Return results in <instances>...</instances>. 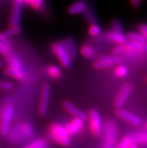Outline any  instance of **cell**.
I'll return each mask as SVG.
<instances>
[{"label": "cell", "mask_w": 147, "mask_h": 148, "mask_svg": "<svg viewBox=\"0 0 147 148\" xmlns=\"http://www.w3.org/2000/svg\"><path fill=\"white\" fill-rule=\"evenodd\" d=\"M89 32H90V33L91 34L92 36H97V35H98L101 32L100 27H99L98 26H97V25L92 24V26H90Z\"/></svg>", "instance_id": "obj_31"}, {"label": "cell", "mask_w": 147, "mask_h": 148, "mask_svg": "<svg viewBox=\"0 0 147 148\" xmlns=\"http://www.w3.org/2000/svg\"><path fill=\"white\" fill-rule=\"evenodd\" d=\"M32 0H24V2H30V3L32 2Z\"/></svg>", "instance_id": "obj_39"}, {"label": "cell", "mask_w": 147, "mask_h": 148, "mask_svg": "<svg viewBox=\"0 0 147 148\" xmlns=\"http://www.w3.org/2000/svg\"><path fill=\"white\" fill-rule=\"evenodd\" d=\"M146 133H139L133 135L131 138L132 142L137 143V144H141V145H146Z\"/></svg>", "instance_id": "obj_21"}, {"label": "cell", "mask_w": 147, "mask_h": 148, "mask_svg": "<svg viewBox=\"0 0 147 148\" xmlns=\"http://www.w3.org/2000/svg\"><path fill=\"white\" fill-rule=\"evenodd\" d=\"M50 94V86L49 84H44L42 86L41 95L40 98L39 108L38 111L41 116H44L47 114V108H48L49 98Z\"/></svg>", "instance_id": "obj_3"}, {"label": "cell", "mask_w": 147, "mask_h": 148, "mask_svg": "<svg viewBox=\"0 0 147 148\" xmlns=\"http://www.w3.org/2000/svg\"><path fill=\"white\" fill-rule=\"evenodd\" d=\"M131 90H132V85L129 83H127L122 86L121 90H119V93L114 101V106L116 108H121L122 107V105L126 101L127 98L129 97L131 92Z\"/></svg>", "instance_id": "obj_5"}, {"label": "cell", "mask_w": 147, "mask_h": 148, "mask_svg": "<svg viewBox=\"0 0 147 148\" xmlns=\"http://www.w3.org/2000/svg\"><path fill=\"white\" fill-rule=\"evenodd\" d=\"M51 47L62 65L67 69H71L72 67V60L70 59L66 51L62 47V45L59 43H53Z\"/></svg>", "instance_id": "obj_2"}, {"label": "cell", "mask_w": 147, "mask_h": 148, "mask_svg": "<svg viewBox=\"0 0 147 148\" xmlns=\"http://www.w3.org/2000/svg\"><path fill=\"white\" fill-rule=\"evenodd\" d=\"M47 71H48L49 75L53 78H59L62 75L61 70L56 66H49L47 69Z\"/></svg>", "instance_id": "obj_23"}, {"label": "cell", "mask_w": 147, "mask_h": 148, "mask_svg": "<svg viewBox=\"0 0 147 148\" xmlns=\"http://www.w3.org/2000/svg\"><path fill=\"white\" fill-rule=\"evenodd\" d=\"M63 107L68 113H70L71 115L75 116L77 118H79L82 120L83 121L86 120L87 119V116L85 113L80 111L78 108H77L75 105L71 103L68 101H65L63 102Z\"/></svg>", "instance_id": "obj_10"}, {"label": "cell", "mask_w": 147, "mask_h": 148, "mask_svg": "<svg viewBox=\"0 0 147 148\" xmlns=\"http://www.w3.org/2000/svg\"><path fill=\"white\" fill-rule=\"evenodd\" d=\"M125 46L130 47L132 51H137V52H140L144 50V45H141V44H139L137 42H135V41H126L125 43Z\"/></svg>", "instance_id": "obj_20"}, {"label": "cell", "mask_w": 147, "mask_h": 148, "mask_svg": "<svg viewBox=\"0 0 147 148\" xmlns=\"http://www.w3.org/2000/svg\"><path fill=\"white\" fill-rule=\"evenodd\" d=\"M116 114L117 115L119 118L122 119V120L130 123L134 125V126H139L142 123L141 120L138 116L133 114L126 111V110H124V109L118 108L116 111Z\"/></svg>", "instance_id": "obj_8"}, {"label": "cell", "mask_w": 147, "mask_h": 148, "mask_svg": "<svg viewBox=\"0 0 147 148\" xmlns=\"http://www.w3.org/2000/svg\"><path fill=\"white\" fill-rule=\"evenodd\" d=\"M12 115H13V108L11 106H8L4 111L1 125H0V133L2 135H6L8 133Z\"/></svg>", "instance_id": "obj_6"}, {"label": "cell", "mask_w": 147, "mask_h": 148, "mask_svg": "<svg viewBox=\"0 0 147 148\" xmlns=\"http://www.w3.org/2000/svg\"><path fill=\"white\" fill-rule=\"evenodd\" d=\"M127 37L129 38V39L131 41H135V42H137L141 45H145L146 42V37L142 36V35L134 33V32H129L127 34Z\"/></svg>", "instance_id": "obj_14"}, {"label": "cell", "mask_w": 147, "mask_h": 148, "mask_svg": "<svg viewBox=\"0 0 147 148\" xmlns=\"http://www.w3.org/2000/svg\"><path fill=\"white\" fill-rule=\"evenodd\" d=\"M5 72L6 75L11 76V77H14L16 79H19V80L22 79L23 77V72L21 70L10 67V66L6 68L5 70Z\"/></svg>", "instance_id": "obj_15"}, {"label": "cell", "mask_w": 147, "mask_h": 148, "mask_svg": "<svg viewBox=\"0 0 147 148\" xmlns=\"http://www.w3.org/2000/svg\"><path fill=\"white\" fill-rule=\"evenodd\" d=\"M102 148H113L117 140L118 129L115 121H107L104 125Z\"/></svg>", "instance_id": "obj_1"}, {"label": "cell", "mask_w": 147, "mask_h": 148, "mask_svg": "<svg viewBox=\"0 0 147 148\" xmlns=\"http://www.w3.org/2000/svg\"><path fill=\"white\" fill-rule=\"evenodd\" d=\"M42 1L43 0H32V2H31V5H32V8H34L35 9H38L41 5Z\"/></svg>", "instance_id": "obj_35"}, {"label": "cell", "mask_w": 147, "mask_h": 148, "mask_svg": "<svg viewBox=\"0 0 147 148\" xmlns=\"http://www.w3.org/2000/svg\"><path fill=\"white\" fill-rule=\"evenodd\" d=\"M50 133L53 134L58 136H63V137L69 138L71 136V134L69 133L68 130L65 128L58 125V124H53L50 127Z\"/></svg>", "instance_id": "obj_12"}, {"label": "cell", "mask_w": 147, "mask_h": 148, "mask_svg": "<svg viewBox=\"0 0 147 148\" xmlns=\"http://www.w3.org/2000/svg\"><path fill=\"white\" fill-rule=\"evenodd\" d=\"M86 8V4L83 1H78L71 5L68 8V13L69 14H77L83 12Z\"/></svg>", "instance_id": "obj_11"}, {"label": "cell", "mask_w": 147, "mask_h": 148, "mask_svg": "<svg viewBox=\"0 0 147 148\" xmlns=\"http://www.w3.org/2000/svg\"><path fill=\"white\" fill-rule=\"evenodd\" d=\"M113 62H111V61L99 60L93 64V66L96 69H102L111 67L112 66H113Z\"/></svg>", "instance_id": "obj_17"}, {"label": "cell", "mask_w": 147, "mask_h": 148, "mask_svg": "<svg viewBox=\"0 0 147 148\" xmlns=\"http://www.w3.org/2000/svg\"><path fill=\"white\" fill-rule=\"evenodd\" d=\"M89 116L90 119V130L92 133L95 137H100L101 121L98 112L95 109H92L89 112Z\"/></svg>", "instance_id": "obj_4"}, {"label": "cell", "mask_w": 147, "mask_h": 148, "mask_svg": "<svg viewBox=\"0 0 147 148\" xmlns=\"http://www.w3.org/2000/svg\"><path fill=\"white\" fill-rule=\"evenodd\" d=\"M24 0H14L13 7L10 18V24L11 26H17L20 22L21 14V8L23 2Z\"/></svg>", "instance_id": "obj_7"}, {"label": "cell", "mask_w": 147, "mask_h": 148, "mask_svg": "<svg viewBox=\"0 0 147 148\" xmlns=\"http://www.w3.org/2000/svg\"><path fill=\"white\" fill-rule=\"evenodd\" d=\"M2 62L0 60V68L2 67Z\"/></svg>", "instance_id": "obj_40"}, {"label": "cell", "mask_w": 147, "mask_h": 148, "mask_svg": "<svg viewBox=\"0 0 147 148\" xmlns=\"http://www.w3.org/2000/svg\"><path fill=\"white\" fill-rule=\"evenodd\" d=\"M72 123L75 124V125H76V126L80 129V130L83 127V120H80V119L75 117V120H74Z\"/></svg>", "instance_id": "obj_36"}, {"label": "cell", "mask_w": 147, "mask_h": 148, "mask_svg": "<svg viewBox=\"0 0 147 148\" xmlns=\"http://www.w3.org/2000/svg\"><path fill=\"white\" fill-rule=\"evenodd\" d=\"M138 29L140 31V32L141 33L142 36L146 37L147 36V26L146 25L144 24V23H140L138 26Z\"/></svg>", "instance_id": "obj_32"}, {"label": "cell", "mask_w": 147, "mask_h": 148, "mask_svg": "<svg viewBox=\"0 0 147 148\" xmlns=\"http://www.w3.org/2000/svg\"><path fill=\"white\" fill-rule=\"evenodd\" d=\"M22 31V29L20 26L17 25V26H11V28L8 29L7 30H5V32H2V35L5 38H9L11 36H15V35H17L20 32Z\"/></svg>", "instance_id": "obj_16"}, {"label": "cell", "mask_w": 147, "mask_h": 148, "mask_svg": "<svg viewBox=\"0 0 147 148\" xmlns=\"http://www.w3.org/2000/svg\"><path fill=\"white\" fill-rule=\"evenodd\" d=\"M65 129L68 130V132L69 133L71 134H71H75V133H77V132H78L79 130H80V129H79L76 125H75V124L73 123L68 124V125L66 126Z\"/></svg>", "instance_id": "obj_29"}, {"label": "cell", "mask_w": 147, "mask_h": 148, "mask_svg": "<svg viewBox=\"0 0 147 148\" xmlns=\"http://www.w3.org/2000/svg\"><path fill=\"white\" fill-rule=\"evenodd\" d=\"M128 73V70L125 66H119L115 70V74L119 77H124Z\"/></svg>", "instance_id": "obj_27"}, {"label": "cell", "mask_w": 147, "mask_h": 148, "mask_svg": "<svg viewBox=\"0 0 147 148\" xmlns=\"http://www.w3.org/2000/svg\"><path fill=\"white\" fill-rule=\"evenodd\" d=\"M112 29L113 32H116V33H122V29L121 23L119 21V19H114L112 21Z\"/></svg>", "instance_id": "obj_25"}, {"label": "cell", "mask_w": 147, "mask_h": 148, "mask_svg": "<svg viewBox=\"0 0 147 148\" xmlns=\"http://www.w3.org/2000/svg\"><path fill=\"white\" fill-rule=\"evenodd\" d=\"M6 61L8 63L10 67L14 68V69H21V65L20 63L18 60H17V58H15L14 56H11L9 53L6 54Z\"/></svg>", "instance_id": "obj_18"}, {"label": "cell", "mask_w": 147, "mask_h": 148, "mask_svg": "<svg viewBox=\"0 0 147 148\" xmlns=\"http://www.w3.org/2000/svg\"><path fill=\"white\" fill-rule=\"evenodd\" d=\"M125 44H120V45H118L117 47H116L113 50V56H118V55L120 54L121 53L125 51Z\"/></svg>", "instance_id": "obj_28"}, {"label": "cell", "mask_w": 147, "mask_h": 148, "mask_svg": "<svg viewBox=\"0 0 147 148\" xmlns=\"http://www.w3.org/2000/svg\"><path fill=\"white\" fill-rule=\"evenodd\" d=\"M0 43L3 44L4 45H5L6 47H10L9 41H8L7 38L5 37L2 33H0Z\"/></svg>", "instance_id": "obj_34"}, {"label": "cell", "mask_w": 147, "mask_h": 148, "mask_svg": "<svg viewBox=\"0 0 147 148\" xmlns=\"http://www.w3.org/2000/svg\"><path fill=\"white\" fill-rule=\"evenodd\" d=\"M9 47H6L5 45H4L3 44L0 43V53L6 55L8 53H9Z\"/></svg>", "instance_id": "obj_33"}, {"label": "cell", "mask_w": 147, "mask_h": 148, "mask_svg": "<svg viewBox=\"0 0 147 148\" xmlns=\"http://www.w3.org/2000/svg\"><path fill=\"white\" fill-rule=\"evenodd\" d=\"M50 137L54 141H56V142L59 143V144L63 145V146H68L70 145L69 138L63 137V136H58V135H55L51 133H50Z\"/></svg>", "instance_id": "obj_19"}, {"label": "cell", "mask_w": 147, "mask_h": 148, "mask_svg": "<svg viewBox=\"0 0 147 148\" xmlns=\"http://www.w3.org/2000/svg\"><path fill=\"white\" fill-rule=\"evenodd\" d=\"M107 37L108 39L116 42L118 44H125L127 41L125 36L122 33H116L114 32H110L107 34Z\"/></svg>", "instance_id": "obj_13"}, {"label": "cell", "mask_w": 147, "mask_h": 148, "mask_svg": "<svg viewBox=\"0 0 147 148\" xmlns=\"http://www.w3.org/2000/svg\"><path fill=\"white\" fill-rule=\"evenodd\" d=\"M131 4H132L133 7L135 8H137L140 5V0H130Z\"/></svg>", "instance_id": "obj_37"}, {"label": "cell", "mask_w": 147, "mask_h": 148, "mask_svg": "<svg viewBox=\"0 0 147 148\" xmlns=\"http://www.w3.org/2000/svg\"><path fill=\"white\" fill-rule=\"evenodd\" d=\"M131 143L133 142L131 141V137H125V138L122 139L120 141V143H119L117 146L116 147V148H128Z\"/></svg>", "instance_id": "obj_26"}, {"label": "cell", "mask_w": 147, "mask_h": 148, "mask_svg": "<svg viewBox=\"0 0 147 148\" xmlns=\"http://www.w3.org/2000/svg\"><path fill=\"white\" fill-rule=\"evenodd\" d=\"M80 53L84 57L88 59L92 58L95 56V52H94L93 49L91 48L89 46H83L82 48L80 49Z\"/></svg>", "instance_id": "obj_22"}, {"label": "cell", "mask_w": 147, "mask_h": 148, "mask_svg": "<svg viewBox=\"0 0 147 148\" xmlns=\"http://www.w3.org/2000/svg\"><path fill=\"white\" fill-rule=\"evenodd\" d=\"M62 47L66 51L68 56L71 60H75L76 58V45L72 38H68L65 40L62 41L61 43Z\"/></svg>", "instance_id": "obj_9"}, {"label": "cell", "mask_w": 147, "mask_h": 148, "mask_svg": "<svg viewBox=\"0 0 147 148\" xmlns=\"http://www.w3.org/2000/svg\"><path fill=\"white\" fill-rule=\"evenodd\" d=\"M128 148H139V147H138L137 145L136 144H132V143H131Z\"/></svg>", "instance_id": "obj_38"}, {"label": "cell", "mask_w": 147, "mask_h": 148, "mask_svg": "<svg viewBox=\"0 0 147 148\" xmlns=\"http://www.w3.org/2000/svg\"><path fill=\"white\" fill-rule=\"evenodd\" d=\"M47 146V141L44 139H40L24 148H44Z\"/></svg>", "instance_id": "obj_24"}, {"label": "cell", "mask_w": 147, "mask_h": 148, "mask_svg": "<svg viewBox=\"0 0 147 148\" xmlns=\"http://www.w3.org/2000/svg\"><path fill=\"white\" fill-rule=\"evenodd\" d=\"M13 83L8 82V81H0V88L2 90H9L13 89Z\"/></svg>", "instance_id": "obj_30"}]
</instances>
